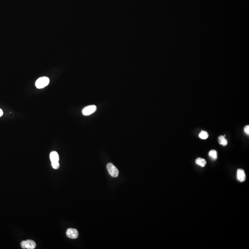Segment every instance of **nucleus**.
<instances>
[{
    "label": "nucleus",
    "mask_w": 249,
    "mask_h": 249,
    "mask_svg": "<svg viewBox=\"0 0 249 249\" xmlns=\"http://www.w3.org/2000/svg\"><path fill=\"white\" fill-rule=\"evenodd\" d=\"M196 163L202 167H204L206 165V161L203 158H198L195 161Z\"/></svg>",
    "instance_id": "1a4fd4ad"
},
{
    "label": "nucleus",
    "mask_w": 249,
    "mask_h": 249,
    "mask_svg": "<svg viewBox=\"0 0 249 249\" xmlns=\"http://www.w3.org/2000/svg\"><path fill=\"white\" fill-rule=\"evenodd\" d=\"M237 173V178L238 181L240 182L245 181L246 179L245 171L242 169H238Z\"/></svg>",
    "instance_id": "423d86ee"
},
{
    "label": "nucleus",
    "mask_w": 249,
    "mask_h": 249,
    "mask_svg": "<svg viewBox=\"0 0 249 249\" xmlns=\"http://www.w3.org/2000/svg\"><path fill=\"white\" fill-rule=\"evenodd\" d=\"M51 164L53 168L55 169H58L59 167V162L51 163Z\"/></svg>",
    "instance_id": "f8f14e48"
},
{
    "label": "nucleus",
    "mask_w": 249,
    "mask_h": 249,
    "mask_svg": "<svg viewBox=\"0 0 249 249\" xmlns=\"http://www.w3.org/2000/svg\"><path fill=\"white\" fill-rule=\"evenodd\" d=\"M244 131H245V133H246V134L249 135V125H247V126H246L245 127V128H244Z\"/></svg>",
    "instance_id": "ddd939ff"
},
{
    "label": "nucleus",
    "mask_w": 249,
    "mask_h": 249,
    "mask_svg": "<svg viewBox=\"0 0 249 249\" xmlns=\"http://www.w3.org/2000/svg\"><path fill=\"white\" fill-rule=\"evenodd\" d=\"M66 235L67 237L70 239H75L79 236V232L76 229L69 228L66 231Z\"/></svg>",
    "instance_id": "39448f33"
},
{
    "label": "nucleus",
    "mask_w": 249,
    "mask_h": 249,
    "mask_svg": "<svg viewBox=\"0 0 249 249\" xmlns=\"http://www.w3.org/2000/svg\"><path fill=\"white\" fill-rule=\"evenodd\" d=\"M2 115H3V111L1 109H0V117Z\"/></svg>",
    "instance_id": "4468645a"
},
{
    "label": "nucleus",
    "mask_w": 249,
    "mask_h": 249,
    "mask_svg": "<svg viewBox=\"0 0 249 249\" xmlns=\"http://www.w3.org/2000/svg\"><path fill=\"white\" fill-rule=\"evenodd\" d=\"M50 79L46 77H41L36 81L35 85L38 89H42L48 85Z\"/></svg>",
    "instance_id": "f257e3e1"
},
{
    "label": "nucleus",
    "mask_w": 249,
    "mask_h": 249,
    "mask_svg": "<svg viewBox=\"0 0 249 249\" xmlns=\"http://www.w3.org/2000/svg\"><path fill=\"white\" fill-rule=\"evenodd\" d=\"M209 137V134L207 132L204 131H202L199 134V137L202 139H206Z\"/></svg>",
    "instance_id": "9b49d317"
},
{
    "label": "nucleus",
    "mask_w": 249,
    "mask_h": 249,
    "mask_svg": "<svg viewBox=\"0 0 249 249\" xmlns=\"http://www.w3.org/2000/svg\"><path fill=\"white\" fill-rule=\"evenodd\" d=\"M21 246L23 249H34L36 248V244L33 240H27L21 243Z\"/></svg>",
    "instance_id": "7ed1b4c3"
},
{
    "label": "nucleus",
    "mask_w": 249,
    "mask_h": 249,
    "mask_svg": "<svg viewBox=\"0 0 249 249\" xmlns=\"http://www.w3.org/2000/svg\"><path fill=\"white\" fill-rule=\"evenodd\" d=\"M97 108L95 105H90L84 108L82 110L83 115L85 116H90L94 113L97 110Z\"/></svg>",
    "instance_id": "20e7f679"
},
{
    "label": "nucleus",
    "mask_w": 249,
    "mask_h": 249,
    "mask_svg": "<svg viewBox=\"0 0 249 249\" xmlns=\"http://www.w3.org/2000/svg\"><path fill=\"white\" fill-rule=\"evenodd\" d=\"M218 140L219 144L221 145L222 146H227V145H228V142L227 139L225 138V135L219 136Z\"/></svg>",
    "instance_id": "6e6552de"
},
{
    "label": "nucleus",
    "mask_w": 249,
    "mask_h": 249,
    "mask_svg": "<svg viewBox=\"0 0 249 249\" xmlns=\"http://www.w3.org/2000/svg\"><path fill=\"white\" fill-rule=\"evenodd\" d=\"M209 156L213 160H216L217 158V152L216 150L212 149L209 152Z\"/></svg>",
    "instance_id": "9d476101"
},
{
    "label": "nucleus",
    "mask_w": 249,
    "mask_h": 249,
    "mask_svg": "<svg viewBox=\"0 0 249 249\" xmlns=\"http://www.w3.org/2000/svg\"><path fill=\"white\" fill-rule=\"evenodd\" d=\"M50 159L51 163L59 162V156L58 154L56 151H52L50 154Z\"/></svg>",
    "instance_id": "0eeeda50"
},
{
    "label": "nucleus",
    "mask_w": 249,
    "mask_h": 249,
    "mask_svg": "<svg viewBox=\"0 0 249 249\" xmlns=\"http://www.w3.org/2000/svg\"><path fill=\"white\" fill-rule=\"evenodd\" d=\"M107 169L109 174L113 177H117L119 175V171L115 165L111 163H109L107 165Z\"/></svg>",
    "instance_id": "f03ea898"
}]
</instances>
